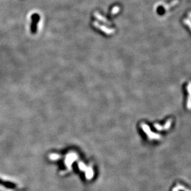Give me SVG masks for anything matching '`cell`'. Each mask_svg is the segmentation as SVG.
Returning <instances> with one entry per match:
<instances>
[{
	"label": "cell",
	"instance_id": "6da1fadb",
	"mask_svg": "<svg viewBox=\"0 0 191 191\" xmlns=\"http://www.w3.org/2000/svg\"><path fill=\"white\" fill-rule=\"evenodd\" d=\"M140 125H141V128H142L143 131L145 133L146 135H147L148 138L150 140H152L161 139V135L156 134V133H155V132H153L151 130V128H150L149 126L146 124H145V123H142Z\"/></svg>",
	"mask_w": 191,
	"mask_h": 191
},
{
	"label": "cell",
	"instance_id": "7a4b0ae2",
	"mask_svg": "<svg viewBox=\"0 0 191 191\" xmlns=\"http://www.w3.org/2000/svg\"><path fill=\"white\" fill-rule=\"evenodd\" d=\"M187 90L188 93V97L187 101V108L191 109V81L189 82L187 86Z\"/></svg>",
	"mask_w": 191,
	"mask_h": 191
},
{
	"label": "cell",
	"instance_id": "3957f363",
	"mask_svg": "<svg viewBox=\"0 0 191 191\" xmlns=\"http://www.w3.org/2000/svg\"><path fill=\"white\" fill-rule=\"evenodd\" d=\"M32 30L34 31V30L36 29L37 28V25L40 20V16L38 14H34L32 16Z\"/></svg>",
	"mask_w": 191,
	"mask_h": 191
},
{
	"label": "cell",
	"instance_id": "277c9868",
	"mask_svg": "<svg viewBox=\"0 0 191 191\" xmlns=\"http://www.w3.org/2000/svg\"><path fill=\"white\" fill-rule=\"evenodd\" d=\"M172 122H173V121L171 119H168V120L166 121V124L163 126V130H169L171 128V127Z\"/></svg>",
	"mask_w": 191,
	"mask_h": 191
},
{
	"label": "cell",
	"instance_id": "5b68a950",
	"mask_svg": "<svg viewBox=\"0 0 191 191\" xmlns=\"http://www.w3.org/2000/svg\"><path fill=\"white\" fill-rule=\"evenodd\" d=\"M154 127L158 131H163V127L161 125H160L159 124H154Z\"/></svg>",
	"mask_w": 191,
	"mask_h": 191
},
{
	"label": "cell",
	"instance_id": "8992f818",
	"mask_svg": "<svg viewBox=\"0 0 191 191\" xmlns=\"http://www.w3.org/2000/svg\"><path fill=\"white\" fill-rule=\"evenodd\" d=\"M175 189H176L177 190H183V191H190L188 189H186L185 187H184L180 185V184H179H179H177V186L175 187Z\"/></svg>",
	"mask_w": 191,
	"mask_h": 191
},
{
	"label": "cell",
	"instance_id": "52a82bcc",
	"mask_svg": "<svg viewBox=\"0 0 191 191\" xmlns=\"http://www.w3.org/2000/svg\"><path fill=\"white\" fill-rule=\"evenodd\" d=\"M177 3H178V1H177V0H176V1H174L173 2H172L171 3V4L167 5L166 6V7H165V8H166V9H168L169 8V7H171V6H174V5H176Z\"/></svg>",
	"mask_w": 191,
	"mask_h": 191
},
{
	"label": "cell",
	"instance_id": "ba28073f",
	"mask_svg": "<svg viewBox=\"0 0 191 191\" xmlns=\"http://www.w3.org/2000/svg\"><path fill=\"white\" fill-rule=\"evenodd\" d=\"M184 22L189 27V29L191 30V21H190V20H189L188 19H185V20H184Z\"/></svg>",
	"mask_w": 191,
	"mask_h": 191
},
{
	"label": "cell",
	"instance_id": "9c48e42d",
	"mask_svg": "<svg viewBox=\"0 0 191 191\" xmlns=\"http://www.w3.org/2000/svg\"><path fill=\"white\" fill-rule=\"evenodd\" d=\"M188 14H189V17H190V18L191 19V13H189Z\"/></svg>",
	"mask_w": 191,
	"mask_h": 191
}]
</instances>
